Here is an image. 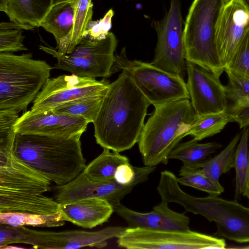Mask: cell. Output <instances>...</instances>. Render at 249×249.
<instances>
[{"mask_svg":"<svg viewBox=\"0 0 249 249\" xmlns=\"http://www.w3.org/2000/svg\"><path fill=\"white\" fill-rule=\"evenodd\" d=\"M225 71L229 79L225 86L226 96L227 100L231 102L230 106L249 105V79L228 69Z\"/></svg>","mask_w":249,"mask_h":249,"instance_id":"obj_33","label":"cell"},{"mask_svg":"<svg viewBox=\"0 0 249 249\" xmlns=\"http://www.w3.org/2000/svg\"><path fill=\"white\" fill-rule=\"evenodd\" d=\"M226 0H194L183 29L186 61L195 63L217 76L225 68L215 44V32Z\"/></svg>","mask_w":249,"mask_h":249,"instance_id":"obj_6","label":"cell"},{"mask_svg":"<svg viewBox=\"0 0 249 249\" xmlns=\"http://www.w3.org/2000/svg\"><path fill=\"white\" fill-rule=\"evenodd\" d=\"M179 175L181 177L177 178L179 183L205 192L209 195L218 196L224 191L219 182L212 180L201 168L193 170L181 168Z\"/></svg>","mask_w":249,"mask_h":249,"instance_id":"obj_32","label":"cell"},{"mask_svg":"<svg viewBox=\"0 0 249 249\" xmlns=\"http://www.w3.org/2000/svg\"><path fill=\"white\" fill-rule=\"evenodd\" d=\"M114 14L113 10L110 9L102 18L96 21L91 20L84 34V37L95 40L105 38L111 29L112 18Z\"/></svg>","mask_w":249,"mask_h":249,"instance_id":"obj_35","label":"cell"},{"mask_svg":"<svg viewBox=\"0 0 249 249\" xmlns=\"http://www.w3.org/2000/svg\"><path fill=\"white\" fill-rule=\"evenodd\" d=\"M183 21L180 0H170V8L163 18L153 20L158 41L152 64L184 78L186 73Z\"/></svg>","mask_w":249,"mask_h":249,"instance_id":"obj_10","label":"cell"},{"mask_svg":"<svg viewBox=\"0 0 249 249\" xmlns=\"http://www.w3.org/2000/svg\"><path fill=\"white\" fill-rule=\"evenodd\" d=\"M231 118L226 109L214 113L196 116L189 135L198 141L219 133Z\"/></svg>","mask_w":249,"mask_h":249,"instance_id":"obj_30","label":"cell"},{"mask_svg":"<svg viewBox=\"0 0 249 249\" xmlns=\"http://www.w3.org/2000/svg\"><path fill=\"white\" fill-rule=\"evenodd\" d=\"M155 169V166L138 167L136 179L127 185L120 184L114 179L106 182L94 181L82 171L69 182L53 187L54 199L59 204H63L86 198L96 197L107 200L115 209L137 185L146 181Z\"/></svg>","mask_w":249,"mask_h":249,"instance_id":"obj_11","label":"cell"},{"mask_svg":"<svg viewBox=\"0 0 249 249\" xmlns=\"http://www.w3.org/2000/svg\"><path fill=\"white\" fill-rule=\"evenodd\" d=\"M106 79L98 81L74 74L50 78L34 100L30 111L53 110L79 98L105 94L110 85Z\"/></svg>","mask_w":249,"mask_h":249,"instance_id":"obj_12","label":"cell"},{"mask_svg":"<svg viewBox=\"0 0 249 249\" xmlns=\"http://www.w3.org/2000/svg\"><path fill=\"white\" fill-rule=\"evenodd\" d=\"M114 211L104 199L91 197L59 204L61 221L86 229H92L107 222Z\"/></svg>","mask_w":249,"mask_h":249,"instance_id":"obj_19","label":"cell"},{"mask_svg":"<svg viewBox=\"0 0 249 249\" xmlns=\"http://www.w3.org/2000/svg\"><path fill=\"white\" fill-rule=\"evenodd\" d=\"M119 247L127 249H224L223 239L187 231H163L126 228L117 240Z\"/></svg>","mask_w":249,"mask_h":249,"instance_id":"obj_9","label":"cell"},{"mask_svg":"<svg viewBox=\"0 0 249 249\" xmlns=\"http://www.w3.org/2000/svg\"><path fill=\"white\" fill-rule=\"evenodd\" d=\"M0 212L54 215L59 213V204L43 194L0 190Z\"/></svg>","mask_w":249,"mask_h":249,"instance_id":"obj_20","label":"cell"},{"mask_svg":"<svg viewBox=\"0 0 249 249\" xmlns=\"http://www.w3.org/2000/svg\"><path fill=\"white\" fill-rule=\"evenodd\" d=\"M12 153L56 185L69 182L87 166L80 139L17 132Z\"/></svg>","mask_w":249,"mask_h":249,"instance_id":"obj_2","label":"cell"},{"mask_svg":"<svg viewBox=\"0 0 249 249\" xmlns=\"http://www.w3.org/2000/svg\"><path fill=\"white\" fill-rule=\"evenodd\" d=\"M7 0H0V11L6 13Z\"/></svg>","mask_w":249,"mask_h":249,"instance_id":"obj_37","label":"cell"},{"mask_svg":"<svg viewBox=\"0 0 249 249\" xmlns=\"http://www.w3.org/2000/svg\"><path fill=\"white\" fill-rule=\"evenodd\" d=\"M52 69L31 53H0V110H25L50 78Z\"/></svg>","mask_w":249,"mask_h":249,"instance_id":"obj_5","label":"cell"},{"mask_svg":"<svg viewBox=\"0 0 249 249\" xmlns=\"http://www.w3.org/2000/svg\"><path fill=\"white\" fill-rule=\"evenodd\" d=\"M186 62V83L190 100L196 116L218 113L228 106L225 87L219 77L203 67Z\"/></svg>","mask_w":249,"mask_h":249,"instance_id":"obj_14","label":"cell"},{"mask_svg":"<svg viewBox=\"0 0 249 249\" xmlns=\"http://www.w3.org/2000/svg\"><path fill=\"white\" fill-rule=\"evenodd\" d=\"M17 227L19 232L18 243L30 245L33 248L42 249L102 248L107 246L108 240L118 238L126 229L116 226L95 231L70 230L54 232L37 231L25 226Z\"/></svg>","mask_w":249,"mask_h":249,"instance_id":"obj_13","label":"cell"},{"mask_svg":"<svg viewBox=\"0 0 249 249\" xmlns=\"http://www.w3.org/2000/svg\"><path fill=\"white\" fill-rule=\"evenodd\" d=\"M74 8L72 28L69 34L57 43L56 49L61 53H69L80 43L92 19V0H75Z\"/></svg>","mask_w":249,"mask_h":249,"instance_id":"obj_23","label":"cell"},{"mask_svg":"<svg viewBox=\"0 0 249 249\" xmlns=\"http://www.w3.org/2000/svg\"><path fill=\"white\" fill-rule=\"evenodd\" d=\"M36 27L11 21L0 24V53L27 51L23 43L22 30H33Z\"/></svg>","mask_w":249,"mask_h":249,"instance_id":"obj_31","label":"cell"},{"mask_svg":"<svg viewBox=\"0 0 249 249\" xmlns=\"http://www.w3.org/2000/svg\"><path fill=\"white\" fill-rule=\"evenodd\" d=\"M74 13V1L53 4L40 22L38 27H42L52 34L58 43L71 31Z\"/></svg>","mask_w":249,"mask_h":249,"instance_id":"obj_24","label":"cell"},{"mask_svg":"<svg viewBox=\"0 0 249 249\" xmlns=\"http://www.w3.org/2000/svg\"><path fill=\"white\" fill-rule=\"evenodd\" d=\"M194 139L179 144L172 151L168 159L182 161L181 169L193 170L201 168L202 164L211 158L210 155L222 147L217 142L199 143Z\"/></svg>","mask_w":249,"mask_h":249,"instance_id":"obj_22","label":"cell"},{"mask_svg":"<svg viewBox=\"0 0 249 249\" xmlns=\"http://www.w3.org/2000/svg\"><path fill=\"white\" fill-rule=\"evenodd\" d=\"M59 213L44 215L19 212H0V224L13 227L29 226L37 227H56L64 225Z\"/></svg>","mask_w":249,"mask_h":249,"instance_id":"obj_27","label":"cell"},{"mask_svg":"<svg viewBox=\"0 0 249 249\" xmlns=\"http://www.w3.org/2000/svg\"><path fill=\"white\" fill-rule=\"evenodd\" d=\"M178 184L174 174L167 170L161 172L157 189L162 201L178 203L186 212L200 214L215 222L214 236L238 243L249 242V207L218 196L195 197L182 191Z\"/></svg>","mask_w":249,"mask_h":249,"instance_id":"obj_3","label":"cell"},{"mask_svg":"<svg viewBox=\"0 0 249 249\" xmlns=\"http://www.w3.org/2000/svg\"><path fill=\"white\" fill-rule=\"evenodd\" d=\"M137 168L133 166L130 163L120 164L116 170L114 180L118 183L124 185L132 183L137 178Z\"/></svg>","mask_w":249,"mask_h":249,"instance_id":"obj_36","label":"cell"},{"mask_svg":"<svg viewBox=\"0 0 249 249\" xmlns=\"http://www.w3.org/2000/svg\"><path fill=\"white\" fill-rule=\"evenodd\" d=\"M114 211L123 218L129 228H140L154 231H174L190 230L189 218L183 213L173 211L164 201L146 213L130 210L120 204Z\"/></svg>","mask_w":249,"mask_h":249,"instance_id":"obj_18","label":"cell"},{"mask_svg":"<svg viewBox=\"0 0 249 249\" xmlns=\"http://www.w3.org/2000/svg\"><path fill=\"white\" fill-rule=\"evenodd\" d=\"M53 5L52 0H7L5 13L11 21L37 27Z\"/></svg>","mask_w":249,"mask_h":249,"instance_id":"obj_21","label":"cell"},{"mask_svg":"<svg viewBox=\"0 0 249 249\" xmlns=\"http://www.w3.org/2000/svg\"><path fill=\"white\" fill-rule=\"evenodd\" d=\"M241 137L237 134L226 147L218 155L204 162L201 167L202 171L215 182L220 176L234 168L235 150Z\"/></svg>","mask_w":249,"mask_h":249,"instance_id":"obj_29","label":"cell"},{"mask_svg":"<svg viewBox=\"0 0 249 249\" xmlns=\"http://www.w3.org/2000/svg\"><path fill=\"white\" fill-rule=\"evenodd\" d=\"M244 196H246L249 200V172L245 191Z\"/></svg>","mask_w":249,"mask_h":249,"instance_id":"obj_38","label":"cell"},{"mask_svg":"<svg viewBox=\"0 0 249 249\" xmlns=\"http://www.w3.org/2000/svg\"><path fill=\"white\" fill-rule=\"evenodd\" d=\"M249 127H245L239 142L237 145L234 157V168L235 169V199L244 196L249 172Z\"/></svg>","mask_w":249,"mask_h":249,"instance_id":"obj_26","label":"cell"},{"mask_svg":"<svg viewBox=\"0 0 249 249\" xmlns=\"http://www.w3.org/2000/svg\"><path fill=\"white\" fill-rule=\"evenodd\" d=\"M117 45L115 36L109 32L100 40L83 37L69 53H63L52 47L39 46V49L57 59L53 69L68 71L88 78H107L112 75Z\"/></svg>","mask_w":249,"mask_h":249,"instance_id":"obj_8","label":"cell"},{"mask_svg":"<svg viewBox=\"0 0 249 249\" xmlns=\"http://www.w3.org/2000/svg\"><path fill=\"white\" fill-rule=\"evenodd\" d=\"M103 152L86 166L83 172L90 180L106 182L114 179L117 168L120 164L130 163L128 158L119 152L103 148Z\"/></svg>","mask_w":249,"mask_h":249,"instance_id":"obj_25","label":"cell"},{"mask_svg":"<svg viewBox=\"0 0 249 249\" xmlns=\"http://www.w3.org/2000/svg\"><path fill=\"white\" fill-rule=\"evenodd\" d=\"M119 71L128 74L154 107L180 99H190L183 77L159 68L151 63L129 59L125 47L119 54L115 55L112 74Z\"/></svg>","mask_w":249,"mask_h":249,"instance_id":"obj_7","label":"cell"},{"mask_svg":"<svg viewBox=\"0 0 249 249\" xmlns=\"http://www.w3.org/2000/svg\"><path fill=\"white\" fill-rule=\"evenodd\" d=\"M75 0H52L53 4H56L64 2H73Z\"/></svg>","mask_w":249,"mask_h":249,"instance_id":"obj_39","label":"cell"},{"mask_svg":"<svg viewBox=\"0 0 249 249\" xmlns=\"http://www.w3.org/2000/svg\"><path fill=\"white\" fill-rule=\"evenodd\" d=\"M249 31V10L241 0L226 1L220 12L215 32L217 51L225 69Z\"/></svg>","mask_w":249,"mask_h":249,"instance_id":"obj_15","label":"cell"},{"mask_svg":"<svg viewBox=\"0 0 249 249\" xmlns=\"http://www.w3.org/2000/svg\"><path fill=\"white\" fill-rule=\"evenodd\" d=\"M150 105L128 74L122 71L110 83L93 123L97 143L119 153L131 149L139 142Z\"/></svg>","mask_w":249,"mask_h":249,"instance_id":"obj_1","label":"cell"},{"mask_svg":"<svg viewBox=\"0 0 249 249\" xmlns=\"http://www.w3.org/2000/svg\"><path fill=\"white\" fill-rule=\"evenodd\" d=\"M196 116L190 99L155 107L138 142L144 165L167 164L172 151L184 137L189 135Z\"/></svg>","mask_w":249,"mask_h":249,"instance_id":"obj_4","label":"cell"},{"mask_svg":"<svg viewBox=\"0 0 249 249\" xmlns=\"http://www.w3.org/2000/svg\"><path fill=\"white\" fill-rule=\"evenodd\" d=\"M51 182L16 157L12 151L0 152V190L43 194L52 190Z\"/></svg>","mask_w":249,"mask_h":249,"instance_id":"obj_17","label":"cell"},{"mask_svg":"<svg viewBox=\"0 0 249 249\" xmlns=\"http://www.w3.org/2000/svg\"><path fill=\"white\" fill-rule=\"evenodd\" d=\"M88 122L83 118L55 112L25 111L14 124L16 133H34L80 139Z\"/></svg>","mask_w":249,"mask_h":249,"instance_id":"obj_16","label":"cell"},{"mask_svg":"<svg viewBox=\"0 0 249 249\" xmlns=\"http://www.w3.org/2000/svg\"><path fill=\"white\" fill-rule=\"evenodd\" d=\"M229 0H226L227 1ZM244 5L249 10V0H241Z\"/></svg>","mask_w":249,"mask_h":249,"instance_id":"obj_40","label":"cell"},{"mask_svg":"<svg viewBox=\"0 0 249 249\" xmlns=\"http://www.w3.org/2000/svg\"><path fill=\"white\" fill-rule=\"evenodd\" d=\"M105 94L79 98L53 109L55 112L81 117L88 123H93L100 109Z\"/></svg>","mask_w":249,"mask_h":249,"instance_id":"obj_28","label":"cell"},{"mask_svg":"<svg viewBox=\"0 0 249 249\" xmlns=\"http://www.w3.org/2000/svg\"><path fill=\"white\" fill-rule=\"evenodd\" d=\"M225 69L249 79V31Z\"/></svg>","mask_w":249,"mask_h":249,"instance_id":"obj_34","label":"cell"}]
</instances>
